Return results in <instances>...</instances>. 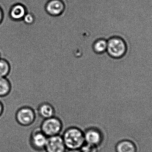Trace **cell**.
<instances>
[{"label": "cell", "mask_w": 152, "mask_h": 152, "mask_svg": "<svg viewBox=\"0 0 152 152\" xmlns=\"http://www.w3.org/2000/svg\"><path fill=\"white\" fill-rule=\"evenodd\" d=\"M61 137L67 150H80L85 143L84 131L77 127L66 129Z\"/></svg>", "instance_id": "1"}, {"label": "cell", "mask_w": 152, "mask_h": 152, "mask_svg": "<svg viewBox=\"0 0 152 152\" xmlns=\"http://www.w3.org/2000/svg\"><path fill=\"white\" fill-rule=\"evenodd\" d=\"M128 51L126 41L120 37H113L107 41V52L114 59L124 58Z\"/></svg>", "instance_id": "2"}, {"label": "cell", "mask_w": 152, "mask_h": 152, "mask_svg": "<svg viewBox=\"0 0 152 152\" xmlns=\"http://www.w3.org/2000/svg\"><path fill=\"white\" fill-rule=\"evenodd\" d=\"M42 132L48 137L60 135L63 130L62 120L58 117L54 116L44 119L40 126Z\"/></svg>", "instance_id": "3"}, {"label": "cell", "mask_w": 152, "mask_h": 152, "mask_svg": "<svg viewBox=\"0 0 152 152\" xmlns=\"http://www.w3.org/2000/svg\"><path fill=\"white\" fill-rule=\"evenodd\" d=\"M15 118L18 125L23 127H28L34 123L36 119V113L32 107L22 106L17 110Z\"/></svg>", "instance_id": "4"}, {"label": "cell", "mask_w": 152, "mask_h": 152, "mask_svg": "<svg viewBox=\"0 0 152 152\" xmlns=\"http://www.w3.org/2000/svg\"><path fill=\"white\" fill-rule=\"evenodd\" d=\"M85 143L100 148L103 143L104 135L103 131L97 127L87 128L84 131Z\"/></svg>", "instance_id": "5"}, {"label": "cell", "mask_w": 152, "mask_h": 152, "mask_svg": "<svg viewBox=\"0 0 152 152\" xmlns=\"http://www.w3.org/2000/svg\"><path fill=\"white\" fill-rule=\"evenodd\" d=\"M47 139L48 137L42 132L40 127L35 128L30 134L29 138V145L35 151H44Z\"/></svg>", "instance_id": "6"}, {"label": "cell", "mask_w": 152, "mask_h": 152, "mask_svg": "<svg viewBox=\"0 0 152 152\" xmlns=\"http://www.w3.org/2000/svg\"><path fill=\"white\" fill-rule=\"evenodd\" d=\"M67 149L61 135L48 137L45 148V152H66Z\"/></svg>", "instance_id": "7"}, {"label": "cell", "mask_w": 152, "mask_h": 152, "mask_svg": "<svg viewBox=\"0 0 152 152\" xmlns=\"http://www.w3.org/2000/svg\"><path fill=\"white\" fill-rule=\"evenodd\" d=\"M27 12L26 8L24 4L20 3H16L11 7L9 14L12 19L20 22L22 21Z\"/></svg>", "instance_id": "8"}, {"label": "cell", "mask_w": 152, "mask_h": 152, "mask_svg": "<svg viewBox=\"0 0 152 152\" xmlns=\"http://www.w3.org/2000/svg\"><path fill=\"white\" fill-rule=\"evenodd\" d=\"M37 112L39 117L44 119L55 116L56 110L54 106L49 102H43L37 107Z\"/></svg>", "instance_id": "9"}, {"label": "cell", "mask_w": 152, "mask_h": 152, "mask_svg": "<svg viewBox=\"0 0 152 152\" xmlns=\"http://www.w3.org/2000/svg\"><path fill=\"white\" fill-rule=\"evenodd\" d=\"M65 9V4L62 0H50L46 5L47 12L53 16L60 15Z\"/></svg>", "instance_id": "10"}, {"label": "cell", "mask_w": 152, "mask_h": 152, "mask_svg": "<svg viewBox=\"0 0 152 152\" xmlns=\"http://www.w3.org/2000/svg\"><path fill=\"white\" fill-rule=\"evenodd\" d=\"M114 151L115 152H137V147L131 140L122 139L116 143Z\"/></svg>", "instance_id": "11"}, {"label": "cell", "mask_w": 152, "mask_h": 152, "mask_svg": "<svg viewBox=\"0 0 152 152\" xmlns=\"http://www.w3.org/2000/svg\"><path fill=\"white\" fill-rule=\"evenodd\" d=\"M12 85L6 77H0V97L9 95L11 91Z\"/></svg>", "instance_id": "12"}, {"label": "cell", "mask_w": 152, "mask_h": 152, "mask_svg": "<svg viewBox=\"0 0 152 152\" xmlns=\"http://www.w3.org/2000/svg\"><path fill=\"white\" fill-rule=\"evenodd\" d=\"M11 67L5 59H0V77H6L10 71Z\"/></svg>", "instance_id": "13"}, {"label": "cell", "mask_w": 152, "mask_h": 152, "mask_svg": "<svg viewBox=\"0 0 152 152\" xmlns=\"http://www.w3.org/2000/svg\"><path fill=\"white\" fill-rule=\"evenodd\" d=\"M107 41L104 39L96 41L94 45V51L97 53H102L107 51Z\"/></svg>", "instance_id": "14"}, {"label": "cell", "mask_w": 152, "mask_h": 152, "mask_svg": "<svg viewBox=\"0 0 152 152\" xmlns=\"http://www.w3.org/2000/svg\"><path fill=\"white\" fill-rule=\"evenodd\" d=\"M99 147L85 143L80 149L82 152H98Z\"/></svg>", "instance_id": "15"}, {"label": "cell", "mask_w": 152, "mask_h": 152, "mask_svg": "<svg viewBox=\"0 0 152 152\" xmlns=\"http://www.w3.org/2000/svg\"><path fill=\"white\" fill-rule=\"evenodd\" d=\"M22 21L26 25H33L34 23L35 18L31 13L27 12Z\"/></svg>", "instance_id": "16"}, {"label": "cell", "mask_w": 152, "mask_h": 152, "mask_svg": "<svg viewBox=\"0 0 152 152\" xmlns=\"http://www.w3.org/2000/svg\"><path fill=\"white\" fill-rule=\"evenodd\" d=\"M4 110V106L1 101H0V117L3 114Z\"/></svg>", "instance_id": "17"}, {"label": "cell", "mask_w": 152, "mask_h": 152, "mask_svg": "<svg viewBox=\"0 0 152 152\" xmlns=\"http://www.w3.org/2000/svg\"><path fill=\"white\" fill-rule=\"evenodd\" d=\"M4 18V12L0 6V24L2 22Z\"/></svg>", "instance_id": "18"}, {"label": "cell", "mask_w": 152, "mask_h": 152, "mask_svg": "<svg viewBox=\"0 0 152 152\" xmlns=\"http://www.w3.org/2000/svg\"><path fill=\"white\" fill-rule=\"evenodd\" d=\"M66 152H82L80 150H67Z\"/></svg>", "instance_id": "19"}, {"label": "cell", "mask_w": 152, "mask_h": 152, "mask_svg": "<svg viewBox=\"0 0 152 152\" xmlns=\"http://www.w3.org/2000/svg\"><path fill=\"white\" fill-rule=\"evenodd\" d=\"M1 54H0V59H1Z\"/></svg>", "instance_id": "20"}]
</instances>
